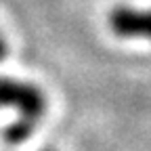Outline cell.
Instances as JSON below:
<instances>
[{
	"label": "cell",
	"mask_w": 151,
	"mask_h": 151,
	"mask_svg": "<svg viewBox=\"0 0 151 151\" xmlns=\"http://www.w3.org/2000/svg\"><path fill=\"white\" fill-rule=\"evenodd\" d=\"M109 27L124 40H151V9L118 6L109 13Z\"/></svg>",
	"instance_id": "cell-2"
},
{
	"label": "cell",
	"mask_w": 151,
	"mask_h": 151,
	"mask_svg": "<svg viewBox=\"0 0 151 151\" xmlns=\"http://www.w3.org/2000/svg\"><path fill=\"white\" fill-rule=\"evenodd\" d=\"M0 107H11L19 113L15 124H11L4 132V139L9 143L19 145L27 141L40 124L46 111V97L32 82L0 78Z\"/></svg>",
	"instance_id": "cell-1"
},
{
	"label": "cell",
	"mask_w": 151,
	"mask_h": 151,
	"mask_svg": "<svg viewBox=\"0 0 151 151\" xmlns=\"http://www.w3.org/2000/svg\"><path fill=\"white\" fill-rule=\"evenodd\" d=\"M44 151H50V149H44Z\"/></svg>",
	"instance_id": "cell-4"
},
{
	"label": "cell",
	"mask_w": 151,
	"mask_h": 151,
	"mask_svg": "<svg viewBox=\"0 0 151 151\" xmlns=\"http://www.w3.org/2000/svg\"><path fill=\"white\" fill-rule=\"evenodd\" d=\"M4 57H6V42H4L2 34H0V61H2Z\"/></svg>",
	"instance_id": "cell-3"
}]
</instances>
